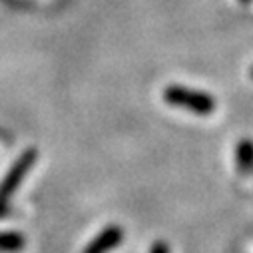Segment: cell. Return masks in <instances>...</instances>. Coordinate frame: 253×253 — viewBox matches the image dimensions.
<instances>
[{"label": "cell", "instance_id": "obj_4", "mask_svg": "<svg viewBox=\"0 0 253 253\" xmlns=\"http://www.w3.org/2000/svg\"><path fill=\"white\" fill-rule=\"evenodd\" d=\"M235 160H237V168L241 171L253 169V140L251 138L239 140L237 150H235Z\"/></svg>", "mask_w": 253, "mask_h": 253}, {"label": "cell", "instance_id": "obj_8", "mask_svg": "<svg viewBox=\"0 0 253 253\" xmlns=\"http://www.w3.org/2000/svg\"><path fill=\"white\" fill-rule=\"evenodd\" d=\"M249 76H251V78H253V66H251V70H249Z\"/></svg>", "mask_w": 253, "mask_h": 253}, {"label": "cell", "instance_id": "obj_2", "mask_svg": "<svg viewBox=\"0 0 253 253\" xmlns=\"http://www.w3.org/2000/svg\"><path fill=\"white\" fill-rule=\"evenodd\" d=\"M38 160V152L36 150H26L8 169V173L4 175V179L0 181V217H4L8 213V206H10V198L14 196L16 187L22 183V179L26 177V173L32 169V166Z\"/></svg>", "mask_w": 253, "mask_h": 253}, {"label": "cell", "instance_id": "obj_1", "mask_svg": "<svg viewBox=\"0 0 253 253\" xmlns=\"http://www.w3.org/2000/svg\"><path fill=\"white\" fill-rule=\"evenodd\" d=\"M164 102H168L173 108L189 110L196 116H211L217 108V102L211 94L187 88V86H179V84L168 86L164 90Z\"/></svg>", "mask_w": 253, "mask_h": 253}, {"label": "cell", "instance_id": "obj_3", "mask_svg": "<svg viewBox=\"0 0 253 253\" xmlns=\"http://www.w3.org/2000/svg\"><path fill=\"white\" fill-rule=\"evenodd\" d=\"M124 241V229L118 225H108L102 229L86 247L82 253H110Z\"/></svg>", "mask_w": 253, "mask_h": 253}, {"label": "cell", "instance_id": "obj_7", "mask_svg": "<svg viewBox=\"0 0 253 253\" xmlns=\"http://www.w3.org/2000/svg\"><path fill=\"white\" fill-rule=\"evenodd\" d=\"M239 2H243V4H249V2H253V0H239Z\"/></svg>", "mask_w": 253, "mask_h": 253}, {"label": "cell", "instance_id": "obj_6", "mask_svg": "<svg viewBox=\"0 0 253 253\" xmlns=\"http://www.w3.org/2000/svg\"><path fill=\"white\" fill-rule=\"evenodd\" d=\"M150 253H169V247L166 241H156L152 247H150Z\"/></svg>", "mask_w": 253, "mask_h": 253}, {"label": "cell", "instance_id": "obj_5", "mask_svg": "<svg viewBox=\"0 0 253 253\" xmlns=\"http://www.w3.org/2000/svg\"><path fill=\"white\" fill-rule=\"evenodd\" d=\"M26 237L16 231H0V253H16L24 249Z\"/></svg>", "mask_w": 253, "mask_h": 253}]
</instances>
